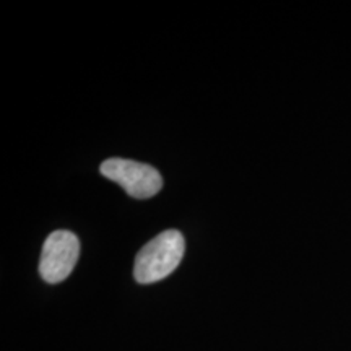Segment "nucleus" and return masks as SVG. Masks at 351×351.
<instances>
[{
  "label": "nucleus",
  "instance_id": "nucleus-1",
  "mask_svg": "<svg viewBox=\"0 0 351 351\" xmlns=\"http://www.w3.org/2000/svg\"><path fill=\"white\" fill-rule=\"evenodd\" d=\"M186 251V241L178 230H168L148 241L135 257L134 276L138 283L150 285L169 276L178 269Z\"/></svg>",
  "mask_w": 351,
  "mask_h": 351
},
{
  "label": "nucleus",
  "instance_id": "nucleus-2",
  "mask_svg": "<svg viewBox=\"0 0 351 351\" xmlns=\"http://www.w3.org/2000/svg\"><path fill=\"white\" fill-rule=\"evenodd\" d=\"M99 171L104 178L117 182L127 194L138 200L150 199L163 187V178L160 171L138 161L111 158V160L103 161Z\"/></svg>",
  "mask_w": 351,
  "mask_h": 351
},
{
  "label": "nucleus",
  "instance_id": "nucleus-3",
  "mask_svg": "<svg viewBox=\"0 0 351 351\" xmlns=\"http://www.w3.org/2000/svg\"><path fill=\"white\" fill-rule=\"evenodd\" d=\"M80 254V243L73 232L59 230L51 232L44 241L39 274L47 283H60L72 274Z\"/></svg>",
  "mask_w": 351,
  "mask_h": 351
}]
</instances>
